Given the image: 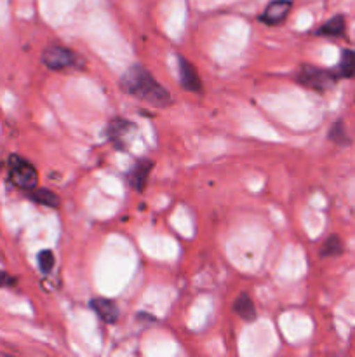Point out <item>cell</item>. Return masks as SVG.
Here are the masks:
<instances>
[{"label": "cell", "instance_id": "6da1fadb", "mask_svg": "<svg viewBox=\"0 0 355 357\" xmlns=\"http://www.w3.org/2000/svg\"><path fill=\"white\" fill-rule=\"evenodd\" d=\"M120 87L131 96L146 101L153 107L164 108L173 101L171 93L164 86L157 82L155 77L143 68L141 65H132L127 72L122 75Z\"/></svg>", "mask_w": 355, "mask_h": 357}, {"label": "cell", "instance_id": "7a4b0ae2", "mask_svg": "<svg viewBox=\"0 0 355 357\" xmlns=\"http://www.w3.org/2000/svg\"><path fill=\"white\" fill-rule=\"evenodd\" d=\"M7 169H9L10 183L16 188L23 192H30L37 188L38 173L28 159L19 155H10L9 160H7Z\"/></svg>", "mask_w": 355, "mask_h": 357}, {"label": "cell", "instance_id": "3957f363", "mask_svg": "<svg viewBox=\"0 0 355 357\" xmlns=\"http://www.w3.org/2000/svg\"><path fill=\"white\" fill-rule=\"evenodd\" d=\"M338 79L340 77H338L336 72L319 68V66L313 65H301L298 73H296V80L301 86L313 91H319V93H324V91H329L331 87H334Z\"/></svg>", "mask_w": 355, "mask_h": 357}, {"label": "cell", "instance_id": "277c9868", "mask_svg": "<svg viewBox=\"0 0 355 357\" xmlns=\"http://www.w3.org/2000/svg\"><path fill=\"white\" fill-rule=\"evenodd\" d=\"M42 63L47 66L49 70H66V68H77L80 66V58L72 51V49L65 47V45L52 44L47 45L42 52Z\"/></svg>", "mask_w": 355, "mask_h": 357}, {"label": "cell", "instance_id": "5b68a950", "mask_svg": "<svg viewBox=\"0 0 355 357\" xmlns=\"http://www.w3.org/2000/svg\"><path fill=\"white\" fill-rule=\"evenodd\" d=\"M136 124H132L127 119H113L110 124L106 126V138L117 150H125L134 138Z\"/></svg>", "mask_w": 355, "mask_h": 357}, {"label": "cell", "instance_id": "8992f818", "mask_svg": "<svg viewBox=\"0 0 355 357\" xmlns=\"http://www.w3.org/2000/svg\"><path fill=\"white\" fill-rule=\"evenodd\" d=\"M292 2L291 0H271L267 7H265L263 14L260 16V21L265 24H281L282 21L287 17L289 10H291Z\"/></svg>", "mask_w": 355, "mask_h": 357}, {"label": "cell", "instance_id": "52a82bcc", "mask_svg": "<svg viewBox=\"0 0 355 357\" xmlns=\"http://www.w3.org/2000/svg\"><path fill=\"white\" fill-rule=\"evenodd\" d=\"M178 68H180V82L190 93H202V80L198 77L197 68L191 65L188 59H184L183 56H178Z\"/></svg>", "mask_w": 355, "mask_h": 357}, {"label": "cell", "instance_id": "ba28073f", "mask_svg": "<svg viewBox=\"0 0 355 357\" xmlns=\"http://www.w3.org/2000/svg\"><path fill=\"white\" fill-rule=\"evenodd\" d=\"M153 169V160L150 159H141L131 167V171L127 173V181L134 190L141 192L146 187V181H148L150 171Z\"/></svg>", "mask_w": 355, "mask_h": 357}, {"label": "cell", "instance_id": "9c48e42d", "mask_svg": "<svg viewBox=\"0 0 355 357\" xmlns=\"http://www.w3.org/2000/svg\"><path fill=\"white\" fill-rule=\"evenodd\" d=\"M89 307L97 314L101 321L108 324L117 323L118 319V305L113 302V300L108 298H93L89 302Z\"/></svg>", "mask_w": 355, "mask_h": 357}, {"label": "cell", "instance_id": "30bf717a", "mask_svg": "<svg viewBox=\"0 0 355 357\" xmlns=\"http://www.w3.org/2000/svg\"><path fill=\"white\" fill-rule=\"evenodd\" d=\"M233 312H235L240 319L247 321V323L256 319V307H254L253 300H251V296L247 295V293L239 295V298L233 302Z\"/></svg>", "mask_w": 355, "mask_h": 357}, {"label": "cell", "instance_id": "8fae6325", "mask_svg": "<svg viewBox=\"0 0 355 357\" xmlns=\"http://www.w3.org/2000/svg\"><path fill=\"white\" fill-rule=\"evenodd\" d=\"M345 30H347L345 17L341 16V14H338V16L331 17L329 21H326V23H324L315 33L320 35V37H341V35L345 33Z\"/></svg>", "mask_w": 355, "mask_h": 357}, {"label": "cell", "instance_id": "7c38bea8", "mask_svg": "<svg viewBox=\"0 0 355 357\" xmlns=\"http://www.w3.org/2000/svg\"><path fill=\"white\" fill-rule=\"evenodd\" d=\"M28 197L35 204L45 206V208H59V197L49 188H33V190L28 192Z\"/></svg>", "mask_w": 355, "mask_h": 357}, {"label": "cell", "instance_id": "4fadbf2b", "mask_svg": "<svg viewBox=\"0 0 355 357\" xmlns=\"http://www.w3.org/2000/svg\"><path fill=\"white\" fill-rule=\"evenodd\" d=\"M336 73L340 79H352V77H355V51L343 49Z\"/></svg>", "mask_w": 355, "mask_h": 357}, {"label": "cell", "instance_id": "5bb4252c", "mask_svg": "<svg viewBox=\"0 0 355 357\" xmlns=\"http://www.w3.org/2000/svg\"><path fill=\"white\" fill-rule=\"evenodd\" d=\"M341 253H343V243H341V239L338 236L327 237L326 243L320 248V257L324 258L340 257Z\"/></svg>", "mask_w": 355, "mask_h": 357}, {"label": "cell", "instance_id": "9a60e30c", "mask_svg": "<svg viewBox=\"0 0 355 357\" xmlns=\"http://www.w3.org/2000/svg\"><path fill=\"white\" fill-rule=\"evenodd\" d=\"M329 139L336 143V145H348V143H350V138L347 136V129H345L343 122H334L333 128L329 129Z\"/></svg>", "mask_w": 355, "mask_h": 357}, {"label": "cell", "instance_id": "2e32d148", "mask_svg": "<svg viewBox=\"0 0 355 357\" xmlns=\"http://www.w3.org/2000/svg\"><path fill=\"white\" fill-rule=\"evenodd\" d=\"M38 268H40L42 274H51V271L54 268V253L51 250H42L40 253L37 255Z\"/></svg>", "mask_w": 355, "mask_h": 357}, {"label": "cell", "instance_id": "e0dca14e", "mask_svg": "<svg viewBox=\"0 0 355 357\" xmlns=\"http://www.w3.org/2000/svg\"><path fill=\"white\" fill-rule=\"evenodd\" d=\"M10 282H13V279H10L9 275L6 274V272L0 271V288H3V286L10 284Z\"/></svg>", "mask_w": 355, "mask_h": 357}]
</instances>
